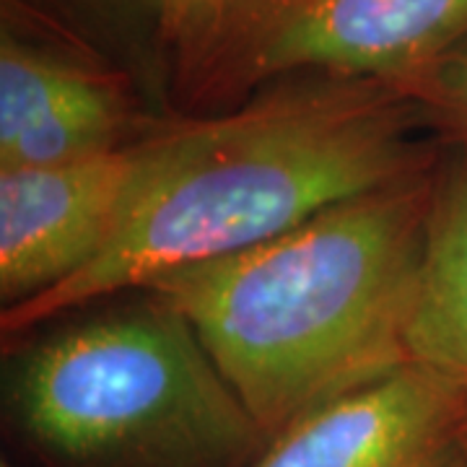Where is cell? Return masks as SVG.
Segmentation results:
<instances>
[{
	"instance_id": "obj_1",
	"label": "cell",
	"mask_w": 467,
	"mask_h": 467,
	"mask_svg": "<svg viewBox=\"0 0 467 467\" xmlns=\"http://www.w3.org/2000/svg\"><path fill=\"white\" fill-rule=\"evenodd\" d=\"M418 104L387 81L330 78L278 88L232 115L156 135L122 229L66 284L8 306L5 333L174 270L257 247L337 202L420 171Z\"/></svg>"
},
{
	"instance_id": "obj_2",
	"label": "cell",
	"mask_w": 467,
	"mask_h": 467,
	"mask_svg": "<svg viewBox=\"0 0 467 467\" xmlns=\"http://www.w3.org/2000/svg\"><path fill=\"white\" fill-rule=\"evenodd\" d=\"M431 202L420 169L149 291L195 330L270 441L322 402L410 364L405 335Z\"/></svg>"
},
{
	"instance_id": "obj_3",
	"label": "cell",
	"mask_w": 467,
	"mask_h": 467,
	"mask_svg": "<svg viewBox=\"0 0 467 467\" xmlns=\"http://www.w3.org/2000/svg\"><path fill=\"white\" fill-rule=\"evenodd\" d=\"M11 402L55 467H236L267 444L195 330L156 299L42 343Z\"/></svg>"
},
{
	"instance_id": "obj_4",
	"label": "cell",
	"mask_w": 467,
	"mask_h": 467,
	"mask_svg": "<svg viewBox=\"0 0 467 467\" xmlns=\"http://www.w3.org/2000/svg\"><path fill=\"white\" fill-rule=\"evenodd\" d=\"M156 135L50 167L0 169V296L16 306L109 247L146 182Z\"/></svg>"
},
{
	"instance_id": "obj_5",
	"label": "cell",
	"mask_w": 467,
	"mask_h": 467,
	"mask_svg": "<svg viewBox=\"0 0 467 467\" xmlns=\"http://www.w3.org/2000/svg\"><path fill=\"white\" fill-rule=\"evenodd\" d=\"M467 45V0H278L229 81L330 76L402 84Z\"/></svg>"
},
{
	"instance_id": "obj_6",
	"label": "cell",
	"mask_w": 467,
	"mask_h": 467,
	"mask_svg": "<svg viewBox=\"0 0 467 467\" xmlns=\"http://www.w3.org/2000/svg\"><path fill=\"white\" fill-rule=\"evenodd\" d=\"M465 431V389L410 361L296 418L250 467H436Z\"/></svg>"
},
{
	"instance_id": "obj_7",
	"label": "cell",
	"mask_w": 467,
	"mask_h": 467,
	"mask_svg": "<svg viewBox=\"0 0 467 467\" xmlns=\"http://www.w3.org/2000/svg\"><path fill=\"white\" fill-rule=\"evenodd\" d=\"M130 125V104L109 73L3 29L0 169L107 153L125 146Z\"/></svg>"
},
{
	"instance_id": "obj_8",
	"label": "cell",
	"mask_w": 467,
	"mask_h": 467,
	"mask_svg": "<svg viewBox=\"0 0 467 467\" xmlns=\"http://www.w3.org/2000/svg\"><path fill=\"white\" fill-rule=\"evenodd\" d=\"M405 348L467 392V161L434 184Z\"/></svg>"
},
{
	"instance_id": "obj_9",
	"label": "cell",
	"mask_w": 467,
	"mask_h": 467,
	"mask_svg": "<svg viewBox=\"0 0 467 467\" xmlns=\"http://www.w3.org/2000/svg\"><path fill=\"white\" fill-rule=\"evenodd\" d=\"M184 70L229 81L239 55L278 0H135Z\"/></svg>"
},
{
	"instance_id": "obj_10",
	"label": "cell",
	"mask_w": 467,
	"mask_h": 467,
	"mask_svg": "<svg viewBox=\"0 0 467 467\" xmlns=\"http://www.w3.org/2000/svg\"><path fill=\"white\" fill-rule=\"evenodd\" d=\"M402 91L450 133L467 140V45L402 81Z\"/></svg>"
},
{
	"instance_id": "obj_11",
	"label": "cell",
	"mask_w": 467,
	"mask_h": 467,
	"mask_svg": "<svg viewBox=\"0 0 467 467\" xmlns=\"http://www.w3.org/2000/svg\"><path fill=\"white\" fill-rule=\"evenodd\" d=\"M441 467H467V460H457V457H451V460H447Z\"/></svg>"
}]
</instances>
